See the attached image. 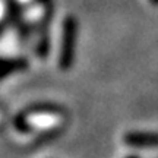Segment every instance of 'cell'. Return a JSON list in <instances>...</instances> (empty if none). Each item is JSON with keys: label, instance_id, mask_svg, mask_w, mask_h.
I'll use <instances>...</instances> for the list:
<instances>
[{"label": "cell", "instance_id": "6", "mask_svg": "<svg viewBox=\"0 0 158 158\" xmlns=\"http://www.w3.org/2000/svg\"><path fill=\"white\" fill-rule=\"evenodd\" d=\"M18 2H21V3H23V2H28V0H18Z\"/></svg>", "mask_w": 158, "mask_h": 158}, {"label": "cell", "instance_id": "1", "mask_svg": "<svg viewBox=\"0 0 158 158\" xmlns=\"http://www.w3.org/2000/svg\"><path fill=\"white\" fill-rule=\"evenodd\" d=\"M76 34H78V22L73 16H68L63 23L62 47H60V56H59V64L63 70L72 68L73 64Z\"/></svg>", "mask_w": 158, "mask_h": 158}, {"label": "cell", "instance_id": "4", "mask_svg": "<svg viewBox=\"0 0 158 158\" xmlns=\"http://www.w3.org/2000/svg\"><path fill=\"white\" fill-rule=\"evenodd\" d=\"M149 2V5H152V6H158V0H148Z\"/></svg>", "mask_w": 158, "mask_h": 158}, {"label": "cell", "instance_id": "5", "mask_svg": "<svg viewBox=\"0 0 158 158\" xmlns=\"http://www.w3.org/2000/svg\"><path fill=\"white\" fill-rule=\"evenodd\" d=\"M124 158H141L139 155H135V154H132V155H127V157H124Z\"/></svg>", "mask_w": 158, "mask_h": 158}, {"label": "cell", "instance_id": "2", "mask_svg": "<svg viewBox=\"0 0 158 158\" xmlns=\"http://www.w3.org/2000/svg\"><path fill=\"white\" fill-rule=\"evenodd\" d=\"M123 142L126 147L145 149V148L158 147V132L147 130H129L123 135Z\"/></svg>", "mask_w": 158, "mask_h": 158}, {"label": "cell", "instance_id": "3", "mask_svg": "<svg viewBox=\"0 0 158 158\" xmlns=\"http://www.w3.org/2000/svg\"><path fill=\"white\" fill-rule=\"evenodd\" d=\"M3 15H5V3L0 0V19L3 18Z\"/></svg>", "mask_w": 158, "mask_h": 158}]
</instances>
